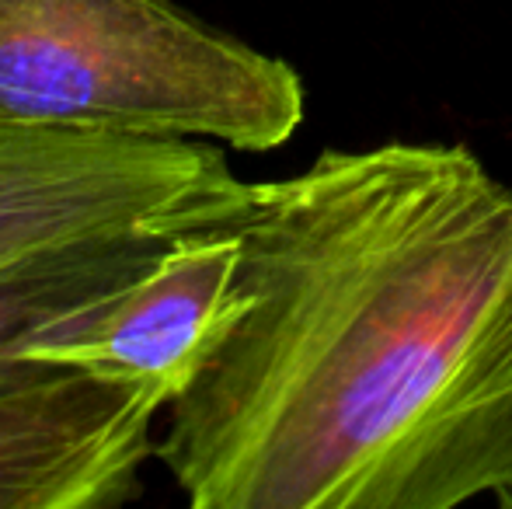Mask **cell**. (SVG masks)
Returning a JSON list of instances; mask_svg holds the SVG:
<instances>
[{
	"label": "cell",
	"mask_w": 512,
	"mask_h": 509,
	"mask_svg": "<svg viewBox=\"0 0 512 509\" xmlns=\"http://www.w3.org/2000/svg\"><path fill=\"white\" fill-rule=\"evenodd\" d=\"M234 321L157 457L196 509H512V189L467 147L255 185Z\"/></svg>",
	"instance_id": "6da1fadb"
},
{
	"label": "cell",
	"mask_w": 512,
	"mask_h": 509,
	"mask_svg": "<svg viewBox=\"0 0 512 509\" xmlns=\"http://www.w3.org/2000/svg\"><path fill=\"white\" fill-rule=\"evenodd\" d=\"M300 123L297 70L178 0H0V126L272 150Z\"/></svg>",
	"instance_id": "7a4b0ae2"
},
{
	"label": "cell",
	"mask_w": 512,
	"mask_h": 509,
	"mask_svg": "<svg viewBox=\"0 0 512 509\" xmlns=\"http://www.w3.org/2000/svg\"><path fill=\"white\" fill-rule=\"evenodd\" d=\"M251 196L216 143L0 126V265L102 234L237 227Z\"/></svg>",
	"instance_id": "3957f363"
},
{
	"label": "cell",
	"mask_w": 512,
	"mask_h": 509,
	"mask_svg": "<svg viewBox=\"0 0 512 509\" xmlns=\"http://www.w3.org/2000/svg\"><path fill=\"white\" fill-rule=\"evenodd\" d=\"M171 394L60 370L0 391V509H115L140 496Z\"/></svg>",
	"instance_id": "277c9868"
},
{
	"label": "cell",
	"mask_w": 512,
	"mask_h": 509,
	"mask_svg": "<svg viewBox=\"0 0 512 509\" xmlns=\"http://www.w3.org/2000/svg\"><path fill=\"white\" fill-rule=\"evenodd\" d=\"M241 238L237 227L189 234L154 272L77 314L25 356L32 374H84L154 381L171 401L192 384L234 321Z\"/></svg>",
	"instance_id": "5b68a950"
},
{
	"label": "cell",
	"mask_w": 512,
	"mask_h": 509,
	"mask_svg": "<svg viewBox=\"0 0 512 509\" xmlns=\"http://www.w3.org/2000/svg\"><path fill=\"white\" fill-rule=\"evenodd\" d=\"M185 238L175 231H122L0 265V391L42 377L25 367L32 349L154 272Z\"/></svg>",
	"instance_id": "8992f818"
}]
</instances>
